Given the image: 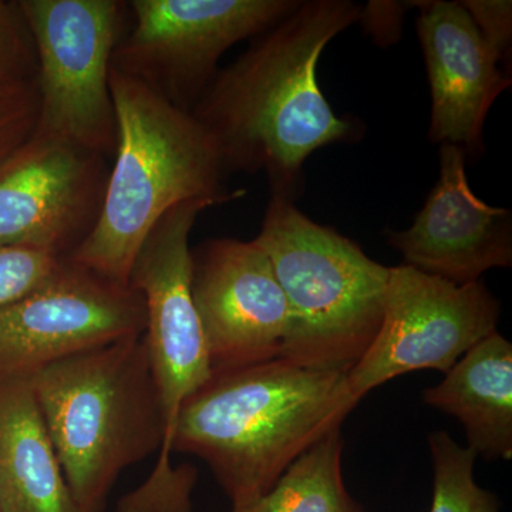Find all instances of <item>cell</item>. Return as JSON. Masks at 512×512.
<instances>
[{
    "label": "cell",
    "instance_id": "cell-1",
    "mask_svg": "<svg viewBox=\"0 0 512 512\" xmlns=\"http://www.w3.org/2000/svg\"><path fill=\"white\" fill-rule=\"evenodd\" d=\"M362 12L349 0L299 2L217 73L192 114L214 137L227 173L265 171L274 195L292 200L306 158L352 136L320 90L318 63Z\"/></svg>",
    "mask_w": 512,
    "mask_h": 512
},
{
    "label": "cell",
    "instance_id": "cell-5",
    "mask_svg": "<svg viewBox=\"0 0 512 512\" xmlns=\"http://www.w3.org/2000/svg\"><path fill=\"white\" fill-rule=\"evenodd\" d=\"M254 241L268 255L291 313L279 357L349 372L382 325L390 268L281 195L272 194Z\"/></svg>",
    "mask_w": 512,
    "mask_h": 512
},
{
    "label": "cell",
    "instance_id": "cell-3",
    "mask_svg": "<svg viewBox=\"0 0 512 512\" xmlns=\"http://www.w3.org/2000/svg\"><path fill=\"white\" fill-rule=\"evenodd\" d=\"M110 92L117 148L106 194L93 231L66 259L128 286L138 251L165 212L192 200L222 204L244 192L225 190L220 148L190 111L113 66Z\"/></svg>",
    "mask_w": 512,
    "mask_h": 512
},
{
    "label": "cell",
    "instance_id": "cell-14",
    "mask_svg": "<svg viewBox=\"0 0 512 512\" xmlns=\"http://www.w3.org/2000/svg\"><path fill=\"white\" fill-rule=\"evenodd\" d=\"M421 5L417 33L433 97L430 140L476 154L483 151L488 111L511 79L461 2Z\"/></svg>",
    "mask_w": 512,
    "mask_h": 512
},
{
    "label": "cell",
    "instance_id": "cell-18",
    "mask_svg": "<svg viewBox=\"0 0 512 512\" xmlns=\"http://www.w3.org/2000/svg\"><path fill=\"white\" fill-rule=\"evenodd\" d=\"M434 490L430 512H501L497 497L474 480L477 454L446 431L429 436Z\"/></svg>",
    "mask_w": 512,
    "mask_h": 512
},
{
    "label": "cell",
    "instance_id": "cell-10",
    "mask_svg": "<svg viewBox=\"0 0 512 512\" xmlns=\"http://www.w3.org/2000/svg\"><path fill=\"white\" fill-rule=\"evenodd\" d=\"M144 330L140 293L63 259L45 284L0 308V382L32 379L66 357Z\"/></svg>",
    "mask_w": 512,
    "mask_h": 512
},
{
    "label": "cell",
    "instance_id": "cell-8",
    "mask_svg": "<svg viewBox=\"0 0 512 512\" xmlns=\"http://www.w3.org/2000/svg\"><path fill=\"white\" fill-rule=\"evenodd\" d=\"M214 202L192 200L165 212L141 245L128 286L146 306V342L164 417V440L154 468L173 466V436L181 406L212 377L200 316L192 298L190 235Z\"/></svg>",
    "mask_w": 512,
    "mask_h": 512
},
{
    "label": "cell",
    "instance_id": "cell-16",
    "mask_svg": "<svg viewBox=\"0 0 512 512\" xmlns=\"http://www.w3.org/2000/svg\"><path fill=\"white\" fill-rule=\"evenodd\" d=\"M423 400L466 430L467 447L487 461L512 458V345L495 330L444 373Z\"/></svg>",
    "mask_w": 512,
    "mask_h": 512
},
{
    "label": "cell",
    "instance_id": "cell-23",
    "mask_svg": "<svg viewBox=\"0 0 512 512\" xmlns=\"http://www.w3.org/2000/svg\"><path fill=\"white\" fill-rule=\"evenodd\" d=\"M461 5L501 62H505L511 50L512 3L500 0H468L461 2Z\"/></svg>",
    "mask_w": 512,
    "mask_h": 512
},
{
    "label": "cell",
    "instance_id": "cell-7",
    "mask_svg": "<svg viewBox=\"0 0 512 512\" xmlns=\"http://www.w3.org/2000/svg\"><path fill=\"white\" fill-rule=\"evenodd\" d=\"M295 0H133V26L111 66L185 111L207 92L217 64L241 40L262 35Z\"/></svg>",
    "mask_w": 512,
    "mask_h": 512
},
{
    "label": "cell",
    "instance_id": "cell-21",
    "mask_svg": "<svg viewBox=\"0 0 512 512\" xmlns=\"http://www.w3.org/2000/svg\"><path fill=\"white\" fill-rule=\"evenodd\" d=\"M62 261L36 249L0 245V308L45 284Z\"/></svg>",
    "mask_w": 512,
    "mask_h": 512
},
{
    "label": "cell",
    "instance_id": "cell-4",
    "mask_svg": "<svg viewBox=\"0 0 512 512\" xmlns=\"http://www.w3.org/2000/svg\"><path fill=\"white\" fill-rule=\"evenodd\" d=\"M29 380L77 507L103 512L120 474L164 440L143 336L66 357Z\"/></svg>",
    "mask_w": 512,
    "mask_h": 512
},
{
    "label": "cell",
    "instance_id": "cell-13",
    "mask_svg": "<svg viewBox=\"0 0 512 512\" xmlns=\"http://www.w3.org/2000/svg\"><path fill=\"white\" fill-rule=\"evenodd\" d=\"M404 262L456 285L512 266L511 211L480 200L467 181L463 148L443 144L440 175L426 204L406 231L387 234Z\"/></svg>",
    "mask_w": 512,
    "mask_h": 512
},
{
    "label": "cell",
    "instance_id": "cell-6",
    "mask_svg": "<svg viewBox=\"0 0 512 512\" xmlns=\"http://www.w3.org/2000/svg\"><path fill=\"white\" fill-rule=\"evenodd\" d=\"M37 53V133L113 160L117 120L110 92L114 50L128 9L119 0H20Z\"/></svg>",
    "mask_w": 512,
    "mask_h": 512
},
{
    "label": "cell",
    "instance_id": "cell-12",
    "mask_svg": "<svg viewBox=\"0 0 512 512\" xmlns=\"http://www.w3.org/2000/svg\"><path fill=\"white\" fill-rule=\"evenodd\" d=\"M191 289L212 375L278 359L291 313L255 241L214 239L192 252Z\"/></svg>",
    "mask_w": 512,
    "mask_h": 512
},
{
    "label": "cell",
    "instance_id": "cell-19",
    "mask_svg": "<svg viewBox=\"0 0 512 512\" xmlns=\"http://www.w3.org/2000/svg\"><path fill=\"white\" fill-rule=\"evenodd\" d=\"M197 481L198 470L192 464L153 470L140 487L120 498L117 512H192Z\"/></svg>",
    "mask_w": 512,
    "mask_h": 512
},
{
    "label": "cell",
    "instance_id": "cell-22",
    "mask_svg": "<svg viewBox=\"0 0 512 512\" xmlns=\"http://www.w3.org/2000/svg\"><path fill=\"white\" fill-rule=\"evenodd\" d=\"M37 116L36 82L0 87V163L32 136Z\"/></svg>",
    "mask_w": 512,
    "mask_h": 512
},
{
    "label": "cell",
    "instance_id": "cell-9",
    "mask_svg": "<svg viewBox=\"0 0 512 512\" xmlns=\"http://www.w3.org/2000/svg\"><path fill=\"white\" fill-rule=\"evenodd\" d=\"M501 306L481 281L456 285L409 265L390 268L383 319L372 345L348 373L357 402L417 370L447 373L497 330Z\"/></svg>",
    "mask_w": 512,
    "mask_h": 512
},
{
    "label": "cell",
    "instance_id": "cell-2",
    "mask_svg": "<svg viewBox=\"0 0 512 512\" xmlns=\"http://www.w3.org/2000/svg\"><path fill=\"white\" fill-rule=\"evenodd\" d=\"M348 373L281 357L214 373L181 406L173 453L205 461L232 512L244 511L296 458L342 427L359 404Z\"/></svg>",
    "mask_w": 512,
    "mask_h": 512
},
{
    "label": "cell",
    "instance_id": "cell-17",
    "mask_svg": "<svg viewBox=\"0 0 512 512\" xmlns=\"http://www.w3.org/2000/svg\"><path fill=\"white\" fill-rule=\"evenodd\" d=\"M342 453L339 429L296 458L268 493L239 512H367L346 490Z\"/></svg>",
    "mask_w": 512,
    "mask_h": 512
},
{
    "label": "cell",
    "instance_id": "cell-15",
    "mask_svg": "<svg viewBox=\"0 0 512 512\" xmlns=\"http://www.w3.org/2000/svg\"><path fill=\"white\" fill-rule=\"evenodd\" d=\"M0 512H80L30 380L0 382Z\"/></svg>",
    "mask_w": 512,
    "mask_h": 512
},
{
    "label": "cell",
    "instance_id": "cell-11",
    "mask_svg": "<svg viewBox=\"0 0 512 512\" xmlns=\"http://www.w3.org/2000/svg\"><path fill=\"white\" fill-rule=\"evenodd\" d=\"M109 161L33 131L0 163V245L69 258L99 220Z\"/></svg>",
    "mask_w": 512,
    "mask_h": 512
},
{
    "label": "cell",
    "instance_id": "cell-20",
    "mask_svg": "<svg viewBox=\"0 0 512 512\" xmlns=\"http://www.w3.org/2000/svg\"><path fill=\"white\" fill-rule=\"evenodd\" d=\"M36 79L35 42L19 2L0 0V87Z\"/></svg>",
    "mask_w": 512,
    "mask_h": 512
}]
</instances>
